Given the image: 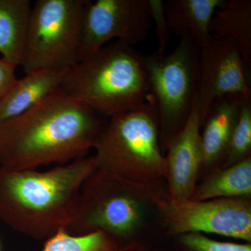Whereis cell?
I'll return each instance as SVG.
<instances>
[{
    "mask_svg": "<svg viewBox=\"0 0 251 251\" xmlns=\"http://www.w3.org/2000/svg\"><path fill=\"white\" fill-rule=\"evenodd\" d=\"M107 121L59 90L0 125V167L36 169L87 156Z\"/></svg>",
    "mask_w": 251,
    "mask_h": 251,
    "instance_id": "obj_1",
    "label": "cell"
},
{
    "mask_svg": "<svg viewBox=\"0 0 251 251\" xmlns=\"http://www.w3.org/2000/svg\"><path fill=\"white\" fill-rule=\"evenodd\" d=\"M96 168L94 156L46 171L0 167V219L19 233L46 240L68 228L82 186Z\"/></svg>",
    "mask_w": 251,
    "mask_h": 251,
    "instance_id": "obj_2",
    "label": "cell"
},
{
    "mask_svg": "<svg viewBox=\"0 0 251 251\" xmlns=\"http://www.w3.org/2000/svg\"><path fill=\"white\" fill-rule=\"evenodd\" d=\"M94 150L99 169L150 198L167 192L166 161L152 94L140 108L108 119Z\"/></svg>",
    "mask_w": 251,
    "mask_h": 251,
    "instance_id": "obj_3",
    "label": "cell"
},
{
    "mask_svg": "<svg viewBox=\"0 0 251 251\" xmlns=\"http://www.w3.org/2000/svg\"><path fill=\"white\" fill-rule=\"evenodd\" d=\"M60 90L108 119L140 108L151 96L145 56L120 41L69 69Z\"/></svg>",
    "mask_w": 251,
    "mask_h": 251,
    "instance_id": "obj_4",
    "label": "cell"
},
{
    "mask_svg": "<svg viewBox=\"0 0 251 251\" xmlns=\"http://www.w3.org/2000/svg\"><path fill=\"white\" fill-rule=\"evenodd\" d=\"M151 209V198L97 168L82 186L67 229L74 234L102 232L126 245H145L141 237Z\"/></svg>",
    "mask_w": 251,
    "mask_h": 251,
    "instance_id": "obj_5",
    "label": "cell"
},
{
    "mask_svg": "<svg viewBox=\"0 0 251 251\" xmlns=\"http://www.w3.org/2000/svg\"><path fill=\"white\" fill-rule=\"evenodd\" d=\"M87 0H38L32 4L21 67L25 74L69 71L80 62Z\"/></svg>",
    "mask_w": 251,
    "mask_h": 251,
    "instance_id": "obj_6",
    "label": "cell"
},
{
    "mask_svg": "<svg viewBox=\"0 0 251 251\" xmlns=\"http://www.w3.org/2000/svg\"><path fill=\"white\" fill-rule=\"evenodd\" d=\"M199 51L194 44L180 40L171 54L161 55L155 52L145 57L163 154L192 110L197 91Z\"/></svg>",
    "mask_w": 251,
    "mask_h": 251,
    "instance_id": "obj_7",
    "label": "cell"
},
{
    "mask_svg": "<svg viewBox=\"0 0 251 251\" xmlns=\"http://www.w3.org/2000/svg\"><path fill=\"white\" fill-rule=\"evenodd\" d=\"M167 234H213L251 243V198L204 201L175 199L167 192L151 198Z\"/></svg>",
    "mask_w": 251,
    "mask_h": 251,
    "instance_id": "obj_8",
    "label": "cell"
},
{
    "mask_svg": "<svg viewBox=\"0 0 251 251\" xmlns=\"http://www.w3.org/2000/svg\"><path fill=\"white\" fill-rule=\"evenodd\" d=\"M149 0H87L81 25L80 62L116 39L135 45L151 29Z\"/></svg>",
    "mask_w": 251,
    "mask_h": 251,
    "instance_id": "obj_9",
    "label": "cell"
},
{
    "mask_svg": "<svg viewBox=\"0 0 251 251\" xmlns=\"http://www.w3.org/2000/svg\"><path fill=\"white\" fill-rule=\"evenodd\" d=\"M226 97L251 99V71L232 39L213 36L199 51L196 102L201 125L213 103Z\"/></svg>",
    "mask_w": 251,
    "mask_h": 251,
    "instance_id": "obj_10",
    "label": "cell"
},
{
    "mask_svg": "<svg viewBox=\"0 0 251 251\" xmlns=\"http://www.w3.org/2000/svg\"><path fill=\"white\" fill-rule=\"evenodd\" d=\"M201 117L196 99L184 127L167 148V192L175 199L191 198L202 164Z\"/></svg>",
    "mask_w": 251,
    "mask_h": 251,
    "instance_id": "obj_11",
    "label": "cell"
},
{
    "mask_svg": "<svg viewBox=\"0 0 251 251\" xmlns=\"http://www.w3.org/2000/svg\"><path fill=\"white\" fill-rule=\"evenodd\" d=\"M249 99L226 97L211 105L201 125L202 164L201 172L207 174L222 165L237 123L241 105Z\"/></svg>",
    "mask_w": 251,
    "mask_h": 251,
    "instance_id": "obj_12",
    "label": "cell"
},
{
    "mask_svg": "<svg viewBox=\"0 0 251 251\" xmlns=\"http://www.w3.org/2000/svg\"><path fill=\"white\" fill-rule=\"evenodd\" d=\"M225 0H166L165 14L170 31L180 40L201 49L212 39L211 19Z\"/></svg>",
    "mask_w": 251,
    "mask_h": 251,
    "instance_id": "obj_13",
    "label": "cell"
},
{
    "mask_svg": "<svg viewBox=\"0 0 251 251\" xmlns=\"http://www.w3.org/2000/svg\"><path fill=\"white\" fill-rule=\"evenodd\" d=\"M67 72L37 71L25 74V76L16 80L0 100V125L34 108L60 90Z\"/></svg>",
    "mask_w": 251,
    "mask_h": 251,
    "instance_id": "obj_14",
    "label": "cell"
},
{
    "mask_svg": "<svg viewBox=\"0 0 251 251\" xmlns=\"http://www.w3.org/2000/svg\"><path fill=\"white\" fill-rule=\"evenodd\" d=\"M219 198H251V156L232 166L209 172L196 185L190 200Z\"/></svg>",
    "mask_w": 251,
    "mask_h": 251,
    "instance_id": "obj_15",
    "label": "cell"
},
{
    "mask_svg": "<svg viewBox=\"0 0 251 251\" xmlns=\"http://www.w3.org/2000/svg\"><path fill=\"white\" fill-rule=\"evenodd\" d=\"M31 8L29 0H0V53L16 67L22 62Z\"/></svg>",
    "mask_w": 251,
    "mask_h": 251,
    "instance_id": "obj_16",
    "label": "cell"
},
{
    "mask_svg": "<svg viewBox=\"0 0 251 251\" xmlns=\"http://www.w3.org/2000/svg\"><path fill=\"white\" fill-rule=\"evenodd\" d=\"M210 32L217 37L232 39L251 72V0H225L211 19Z\"/></svg>",
    "mask_w": 251,
    "mask_h": 251,
    "instance_id": "obj_17",
    "label": "cell"
},
{
    "mask_svg": "<svg viewBox=\"0 0 251 251\" xmlns=\"http://www.w3.org/2000/svg\"><path fill=\"white\" fill-rule=\"evenodd\" d=\"M141 245L122 244L102 232L74 234L62 228L46 239L41 251H126Z\"/></svg>",
    "mask_w": 251,
    "mask_h": 251,
    "instance_id": "obj_18",
    "label": "cell"
},
{
    "mask_svg": "<svg viewBox=\"0 0 251 251\" xmlns=\"http://www.w3.org/2000/svg\"><path fill=\"white\" fill-rule=\"evenodd\" d=\"M251 156V99L244 100L224 162L220 168L232 166Z\"/></svg>",
    "mask_w": 251,
    "mask_h": 251,
    "instance_id": "obj_19",
    "label": "cell"
},
{
    "mask_svg": "<svg viewBox=\"0 0 251 251\" xmlns=\"http://www.w3.org/2000/svg\"><path fill=\"white\" fill-rule=\"evenodd\" d=\"M173 239L176 251H251V243L221 242L203 234H181Z\"/></svg>",
    "mask_w": 251,
    "mask_h": 251,
    "instance_id": "obj_20",
    "label": "cell"
},
{
    "mask_svg": "<svg viewBox=\"0 0 251 251\" xmlns=\"http://www.w3.org/2000/svg\"><path fill=\"white\" fill-rule=\"evenodd\" d=\"M151 21L156 25V34L158 47L156 52L166 54L167 43L169 37L170 29L165 14L164 4L162 0H149Z\"/></svg>",
    "mask_w": 251,
    "mask_h": 251,
    "instance_id": "obj_21",
    "label": "cell"
},
{
    "mask_svg": "<svg viewBox=\"0 0 251 251\" xmlns=\"http://www.w3.org/2000/svg\"><path fill=\"white\" fill-rule=\"evenodd\" d=\"M16 67L3 58H0V100L11 90L18 80Z\"/></svg>",
    "mask_w": 251,
    "mask_h": 251,
    "instance_id": "obj_22",
    "label": "cell"
},
{
    "mask_svg": "<svg viewBox=\"0 0 251 251\" xmlns=\"http://www.w3.org/2000/svg\"><path fill=\"white\" fill-rule=\"evenodd\" d=\"M126 251H176L174 249H168L166 248H150L147 245H141L133 248Z\"/></svg>",
    "mask_w": 251,
    "mask_h": 251,
    "instance_id": "obj_23",
    "label": "cell"
},
{
    "mask_svg": "<svg viewBox=\"0 0 251 251\" xmlns=\"http://www.w3.org/2000/svg\"><path fill=\"white\" fill-rule=\"evenodd\" d=\"M0 251H1V242H0Z\"/></svg>",
    "mask_w": 251,
    "mask_h": 251,
    "instance_id": "obj_24",
    "label": "cell"
}]
</instances>
